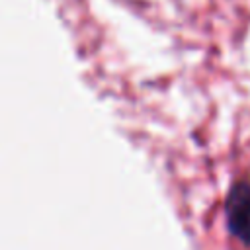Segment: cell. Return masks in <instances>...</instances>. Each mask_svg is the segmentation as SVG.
Segmentation results:
<instances>
[{
  "instance_id": "1",
  "label": "cell",
  "mask_w": 250,
  "mask_h": 250,
  "mask_svg": "<svg viewBox=\"0 0 250 250\" xmlns=\"http://www.w3.org/2000/svg\"><path fill=\"white\" fill-rule=\"evenodd\" d=\"M227 211H229L230 230L244 242H250V184L248 182H240L230 189Z\"/></svg>"
}]
</instances>
